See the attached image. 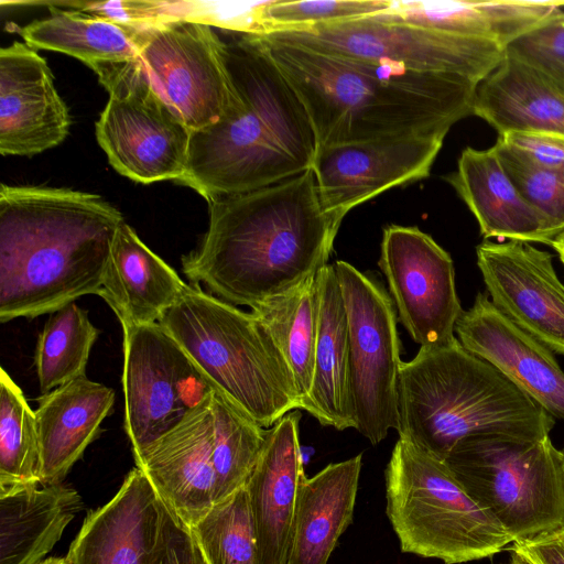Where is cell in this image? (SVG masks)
Returning a JSON list of instances; mask_svg holds the SVG:
<instances>
[{
  "label": "cell",
  "instance_id": "obj_1",
  "mask_svg": "<svg viewBox=\"0 0 564 564\" xmlns=\"http://www.w3.org/2000/svg\"><path fill=\"white\" fill-rule=\"evenodd\" d=\"M340 225L321 206L312 169L275 184L208 203V227L182 256L191 285L253 308L324 268Z\"/></svg>",
  "mask_w": 564,
  "mask_h": 564
},
{
  "label": "cell",
  "instance_id": "obj_2",
  "mask_svg": "<svg viewBox=\"0 0 564 564\" xmlns=\"http://www.w3.org/2000/svg\"><path fill=\"white\" fill-rule=\"evenodd\" d=\"M256 36L304 105L316 150L449 130L473 115L479 83L467 77L421 74Z\"/></svg>",
  "mask_w": 564,
  "mask_h": 564
},
{
  "label": "cell",
  "instance_id": "obj_3",
  "mask_svg": "<svg viewBox=\"0 0 564 564\" xmlns=\"http://www.w3.org/2000/svg\"><path fill=\"white\" fill-rule=\"evenodd\" d=\"M123 215L101 196L1 184L0 322L51 314L100 291Z\"/></svg>",
  "mask_w": 564,
  "mask_h": 564
},
{
  "label": "cell",
  "instance_id": "obj_4",
  "mask_svg": "<svg viewBox=\"0 0 564 564\" xmlns=\"http://www.w3.org/2000/svg\"><path fill=\"white\" fill-rule=\"evenodd\" d=\"M554 425L550 413L457 338L443 347H420L401 362L399 437L440 460L471 436L536 440Z\"/></svg>",
  "mask_w": 564,
  "mask_h": 564
},
{
  "label": "cell",
  "instance_id": "obj_5",
  "mask_svg": "<svg viewBox=\"0 0 564 564\" xmlns=\"http://www.w3.org/2000/svg\"><path fill=\"white\" fill-rule=\"evenodd\" d=\"M159 324L215 388L258 425L270 429L301 410L292 373L252 312L189 285Z\"/></svg>",
  "mask_w": 564,
  "mask_h": 564
},
{
  "label": "cell",
  "instance_id": "obj_6",
  "mask_svg": "<svg viewBox=\"0 0 564 564\" xmlns=\"http://www.w3.org/2000/svg\"><path fill=\"white\" fill-rule=\"evenodd\" d=\"M386 512L401 551L459 564L490 557L512 543L444 463L397 441L384 470Z\"/></svg>",
  "mask_w": 564,
  "mask_h": 564
},
{
  "label": "cell",
  "instance_id": "obj_7",
  "mask_svg": "<svg viewBox=\"0 0 564 564\" xmlns=\"http://www.w3.org/2000/svg\"><path fill=\"white\" fill-rule=\"evenodd\" d=\"M444 463L512 543L564 533V454L550 435L471 436L458 442Z\"/></svg>",
  "mask_w": 564,
  "mask_h": 564
},
{
  "label": "cell",
  "instance_id": "obj_8",
  "mask_svg": "<svg viewBox=\"0 0 564 564\" xmlns=\"http://www.w3.org/2000/svg\"><path fill=\"white\" fill-rule=\"evenodd\" d=\"M90 68L109 94L96 138L111 166L142 184L180 181L192 131L154 90L137 58Z\"/></svg>",
  "mask_w": 564,
  "mask_h": 564
},
{
  "label": "cell",
  "instance_id": "obj_9",
  "mask_svg": "<svg viewBox=\"0 0 564 564\" xmlns=\"http://www.w3.org/2000/svg\"><path fill=\"white\" fill-rule=\"evenodd\" d=\"M264 35L325 54L421 74L459 75L477 83L491 74L505 56V46L491 40L386 21L376 15Z\"/></svg>",
  "mask_w": 564,
  "mask_h": 564
},
{
  "label": "cell",
  "instance_id": "obj_10",
  "mask_svg": "<svg viewBox=\"0 0 564 564\" xmlns=\"http://www.w3.org/2000/svg\"><path fill=\"white\" fill-rule=\"evenodd\" d=\"M345 304L355 429L372 445L398 429L401 344L393 302L380 281L338 260Z\"/></svg>",
  "mask_w": 564,
  "mask_h": 564
},
{
  "label": "cell",
  "instance_id": "obj_11",
  "mask_svg": "<svg viewBox=\"0 0 564 564\" xmlns=\"http://www.w3.org/2000/svg\"><path fill=\"white\" fill-rule=\"evenodd\" d=\"M122 332L124 430L138 457L217 389L159 323Z\"/></svg>",
  "mask_w": 564,
  "mask_h": 564
},
{
  "label": "cell",
  "instance_id": "obj_12",
  "mask_svg": "<svg viewBox=\"0 0 564 564\" xmlns=\"http://www.w3.org/2000/svg\"><path fill=\"white\" fill-rule=\"evenodd\" d=\"M214 28L169 21L137 28V59L148 80L191 130L218 121L237 100Z\"/></svg>",
  "mask_w": 564,
  "mask_h": 564
},
{
  "label": "cell",
  "instance_id": "obj_13",
  "mask_svg": "<svg viewBox=\"0 0 564 564\" xmlns=\"http://www.w3.org/2000/svg\"><path fill=\"white\" fill-rule=\"evenodd\" d=\"M306 170L281 148L238 96L218 121L192 131L186 172L178 183L209 203L275 184Z\"/></svg>",
  "mask_w": 564,
  "mask_h": 564
},
{
  "label": "cell",
  "instance_id": "obj_14",
  "mask_svg": "<svg viewBox=\"0 0 564 564\" xmlns=\"http://www.w3.org/2000/svg\"><path fill=\"white\" fill-rule=\"evenodd\" d=\"M378 264L412 339L423 348L452 344L463 308L449 253L417 227L390 225Z\"/></svg>",
  "mask_w": 564,
  "mask_h": 564
},
{
  "label": "cell",
  "instance_id": "obj_15",
  "mask_svg": "<svg viewBox=\"0 0 564 564\" xmlns=\"http://www.w3.org/2000/svg\"><path fill=\"white\" fill-rule=\"evenodd\" d=\"M449 130L367 140L316 150L311 169L321 206L340 225L356 206L425 178Z\"/></svg>",
  "mask_w": 564,
  "mask_h": 564
},
{
  "label": "cell",
  "instance_id": "obj_16",
  "mask_svg": "<svg viewBox=\"0 0 564 564\" xmlns=\"http://www.w3.org/2000/svg\"><path fill=\"white\" fill-rule=\"evenodd\" d=\"M477 267L495 306L553 352L564 355V284L553 254L530 242L484 240Z\"/></svg>",
  "mask_w": 564,
  "mask_h": 564
},
{
  "label": "cell",
  "instance_id": "obj_17",
  "mask_svg": "<svg viewBox=\"0 0 564 564\" xmlns=\"http://www.w3.org/2000/svg\"><path fill=\"white\" fill-rule=\"evenodd\" d=\"M460 345L487 361L554 419L564 421V371L554 352L479 292L455 325Z\"/></svg>",
  "mask_w": 564,
  "mask_h": 564
},
{
  "label": "cell",
  "instance_id": "obj_18",
  "mask_svg": "<svg viewBox=\"0 0 564 564\" xmlns=\"http://www.w3.org/2000/svg\"><path fill=\"white\" fill-rule=\"evenodd\" d=\"M210 405L212 397L134 457L164 505L189 528L223 500Z\"/></svg>",
  "mask_w": 564,
  "mask_h": 564
},
{
  "label": "cell",
  "instance_id": "obj_19",
  "mask_svg": "<svg viewBox=\"0 0 564 564\" xmlns=\"http://www.w3.org/2000/svg\"><path fill=\"white\" fill-rule=\"evenodd\" d=\"M70 116L46 61L26 44L0 50V152L31 156L62 143Z\"/></svg>",
  "mask_w": 564,
  "mask_h": 564
},
{
  "label": "cell",
  "instance_id": "obj_20",
  "mask_svg": "<svg viewBox=\"0 0 564 564\" xmlns=\"http://www.w3.org/2000/svg\"><path fill=\"white\" fill-rule=\"evenodd\" d=\"M165 507L143 470L133 468L110 501L87 513L66 558L69 564H149Z\"/></svg>",
  "mask_w": 564,
  "mask_h": 564
},
{
  "label": "cell",
  "instance_id": "obj_21",
  "mask_svg": "<svg viewBox=\"0 0 564 564\" xmlns=\"http://www.w3.org/2000/svg\"><path fill=\"white\" fill-rule=\"evenodd\" d=\"M299 410L268 429L261 455L245 487L254 520L259 563L288 564L299 487L304 475Z\"/></svg>",
  "mask_w": 564,
  "mask_h": 564
},
{
  "label": "cell",
  "instance_id": "obj_22",
  "mask_svg": "<svg viewBox=\"0 0 564 564\" xmlns=\"http://www.w3.org/2000/svg\"><path fill=\"white\" fill-rule=\"evenodd\" d=\"M221 56L239 98L290 156L311 169L316 141L305 107L257 36L238 34L223 41Z\"/></svg>",
  "mask_w": 564,
  "mask_h": 564
},
{
  "label": "cell",
  "instance_id": "obj_23",
  "mask_svg": "<svg viewBox=\"0 0 564 564\" xmlns=\"http://www.w3.org/2000/svg\"><path fill=\"white\" fill-rule=\"evenodd\" d=\"M476 218L480 235L551 245L558 232L520 193L495 147L465 148L455 172L445 176Z\"/></svg>",
  "mask_w": 564,
  "mask_h": 564
},
{
  "label": "cell",
  "instance_id": "obj_24",
  "mask_svg": "<svg viewBox=\"0 0 564 564\" xmlns=\"http://www.w3.org/2000/svg\"><path fill=\"white\" fill-rule=\"evenodd\" d=\"M115 391L87 376L39 398L34 410L40 444L41 485L61 484L112 412Z\"/></svg>",
  "mask_w": 564,
  "mask_h": 564
},
{
  "label": "cell",
  "instance_id": "obj_25",
  "mask_svg": "<svg viewBox=\"0 0 564 564\" xmlns=\"http://www.w3.org/2000/svg\"><path fill=\"white\" fill-rule=\"evenodd\" d=\"M188 286L123 221L115 236L98 295L122 328L159 323Z\"/></svg>",
  "mask_w": 564,
  "mask_h": 564
},
{
  "label": "cell",
  "instance_id": "obj_26",
  "mask_svg": "<svg viewBox=\"0 0 564 564\" xmlns=\"http://www.w3.org/2000/svg\"><path fill=\"white\" fill-rule=\"evenodd\" d=\"M473 115L499 135L564 133V91L538 69L507 54L476 88Z\"/></svg>",
  "mask_w": 564,
  "mask_h": 564
},
{
  "label": "cell",
  "instance_id": "obj_27",
  "mask_svg": "<svg viewBox=\"0 0 564 564\" xmlns=\"http://www.w3.org/2000/svg\"><path fill=\"white\" fill-rule=\"evenodd\" d=\"M316 280L319 317L314 373L302 410L324 426L355 429L347 316L334 264L322 268Z\"/></svg>",
  "mask_w": 564,
  "mask_h": 564
},
{
  "label": "cell",
  "instance_id": "obj_28",
  "mask_svg": "<svg viewBox=\"0 0 564 564\" xmlns=\"http://www.w3.org/2000/svg\"><path fill=\"white\" fill-rule=\"evenodd\" d=\"M362 455L327 465L300 484L288 564H327L352 521Z\"/></svg>",
  "mask_w": 564,
  "mask_h": 564
},
{
  "label": "cell",
  "instance_id": "obj_29",
  "mask_svg": "<svg viewBox=\"0 0 564 564\" xmlns=\"http://www.w3.org/2000/svg\"><path fill=\"white\" fill-rule=\"evenodd\" d=\"M564 10V0L393 1L386 21L410 23L464 36L508 43L552 14Z\"/></svg>",
  "mask_w": 564,
  "mask_h": 564
},
{
  "label": "cell",
  "instance_id": "obj_30",
  "mask_svg": "<svg viewBox=\"0 0 564 564\" xmlns=\"http://www.w3.org/2000/svg\"><path fill=\"white\" fill-rule=\"evenodd\" d=\"M82 508L62 482L0 496V564H41Z\"/></svg>",
  "mask_w": 564,
  "mask_h": 564
},
{
  "label": "cell",
  "instance_id": "obj_31",
  "mask_svg": "<svg viewBox=\"0 0 564 564\" xmlns=\"http://www.w3.org/2000/svg\"><path fill=\"white\" fill-rule=\"evenodd\" d=\"M50 12V17L21 29V36L31 48L59 52L89 67L97 63L137 58V28L70 8L53 6Z\"/></svg>",
  "mask_w": 564,
  "mask_h": 564
},
{
  "label": "cell",
  "instance_id": "obj_32",
  "mask_svg": "<svg viewBox=\"0 0 564 564\" xmlns=\"http://www.w3.org/2000/svg\"><path fill=\"white\" fill-rule=\"evenodd\" d=\"M251 312L264 324L286 361L302 410L312 388L318 333L316 275L292 291L251 308Z\"/></svg>",
  "mask_w": 564,
  "mask_h": 564
},
{
  "label": "cell",
  "instance_id": "obj_33",
  "mask_svg": "<svg viewBox=\"0 0 564 564\" xmlns=\"http://www.w3.org/2000/svg\"><path fill=\"white\" fill-rule=\"evenodd\" d=\"M99 330L87 312L72 302L50 314L34 352L42 394L86 376V366Z\"/></svg>",
  "mask_w": 564,
  "mask_h": 564
},
{
  "label": "cell",
  "instance_id": "obj_34",
  "mask_svg": "<svg viewBox=\"0 0 564 564\" xmlns=\"http://www.w3.org/2000/svg\"><path fill=\"white\" fill-rule=\"evenodd\" d=\"M40 444L34 411L21 388L0 370V496L39 486Z\"/></svg>",
  "mask_w": 564,
  "mask_h": 564
},
{
  "label": "cell",
  "instance_id": "obj_35",
  "mask_svg": "<svg viewBox=\"0 0 564 564\" xmlns=\"http://www.w3.org/2000/svg\"><path fill=\"white\" fill-rule=\"evenodd\" d=\"M212 419L217 473L223 499L243 487L261 455L268 429L215 390Z\"/></svg>",
  "mask_w": 564,
  "mask_h": 564
},
{
  "label": "cell",
  "instance_id": "obj_36",
  "mask_svg": "<svg viewBox=\"0 0 564 564\" xmlns=\"http://www.w3.org/2000/svg\"><path fill=\"white\" fill-rule=\"evenodd\" d=\"M191 530L207 564H260L245 486L214 505Z\"/></svg>",
  "mask_w": 564,
  "mask_h": 564
},
{
  "label": "cell",
  "instance_id": "obj_37",
  "mask_svg": "<svg viewBox=\"0 0 564 564\" xmlns=\"http://www.w3.org/2000/svg\"><path fill=\"white\" fill-rule=\"evenodd\" d=\"M265 1L150 0V23L189 21L237 34L264 35Z\"/></svg>",
  "mask_w": 564,
  "mask_h": 564
},
{
  "label": "cell",
  "instance_id": "obj_38",
  "mask_svg": "<svg viewBox=\"0 0 564 564\" xmlns=\"http://www.w3.org/2000/svg\"><path fill=\"white\" fill-rule=\"evenodd\" d=\"M391 4L392 0H271L263 20L270 34L371 17L386 12Z\"/></svg>",
  "mask_w": 564,
  "mask_h": 564
},
{
  "label": "cell",
  "instance_id": "obj_39",
  "mask_svg": "<svg viewBox=\"0 0 564 564\" xmlns=\"http://www.w3.org/2000/svg\"><path fill=\"white\" fill-rule=\"evenodd\" d=\"M494 147L506 172L522 196L552 224L560 235L564 230V170L532 165L497 144Z\"/></svg>",
  "mask_w": 564,
  "mask_h": 564
},
{
  "label": "cell",
  "instance_id": "obj_40",
  "mask_svg": "<svg viewBox=\"0 0 564 564\" xmlns=\"http://www.w3.org/2000/svg\"><path fill=\"white\" fill-rule=\"evenodd\" d=\"M505 52L538 69L564 91V10L512 40Z\"/></svg>",
  "mask_w": 564,
  "mask_h": 564
},
{
  "label": "cell",
  "instance_id": "obj_41",
  "mask_svg": "<svg viewBox=\"0 0 564 564\" xmlns=\"http://www.w3.org/2000/svg\"><path fill=\"white\" fill-rule=\"evenodd\" d=\"M496 144L532 165L564 170L562 132H509L499 135Z\"/></svg>",
  "mask_w": 564,
  "mask_h": 564
},
{
  "label": "cell",
  "instance_id": "obj_42",
  "mask_svg": "<svg viewBox=\"0 0 564 564\" xmlns=\"http://www.w3.org/2000/svg\"><path fill=\"white\" fill-rule=\"evenodd\" d=\"M149 564H207L191 528L167 507L160 540Z\"/></svg>",
  "mask_w": 564,
  "mask_h": 564
},
{
  "label": "cell",
  "instance_id": "obj_43",
  "mask_svg": "<svg viewBox=\"0 0 564 564\" xmlns=\"http://www.w3.org/2000/svg\"><path fill=\"white\" fill-rule=\"evenodd\" d=\"M510 550L529 564H564V533L532 543H513Z\"/></svg>",
  "mask_w": 564,
  "mask_h": 564
},
{
  "label": "cell",
  "instance_id": "obj_44",
  "mask_svg": "<svg viewBox=\"0 0 564 564\" xmlns=\"http://www.w3.org/2000/svg\"><path fill=\"white\" fill-rule=\"evenodd\" d=\"M550 246L557 253L560 261L564 265V230L555 237Z\"/></svg>",
  "mask_w": 564,
  "mask_h": 564
},
{
  "label": "cell",
  "instance_id": "obj_45",
  "mask_svg": "<svg viewBox=\"0 0 564 564\" xmlns=\"http://www.w3.org/2000/svg\"><path fill=\"white\" fill-rule=\"evenodd\" d=\"M41 564H69L68 560L65 557H47Z\"/></svg>",
  "mask_w": 564,
  "mask_h": 564
},
{
  "label": "cell",
  "instance_id": "obj_46",
  "mask_svg": "<svg viewBox=\"0 0 564 564\" xmlns=\"http://www.w3.org/2000/svg\"><path fill=\"white\" fill-rule=\"evenodd\" d=\"M506 564H529V563L525 560H523L521 556H519L518 554L512 553L511 558Z\"/></svg>",
  "mask_w": 564,
  "mask_h": 564
},
{
  "label": "cell",
  "instance_id": "obj_47",
  "mask_svg": "<svg viewBox=\"0 0 564 564\" xmlns=\"http://www.w3.org/2000/svg\"><path fill=\"white\" fill-rule=\"evenodd\" d=\"M562 451H563V454H564V449H562Z\"/></svg>",
  "mask_w": 564,
  "mask_h": 564
}]
</instances>
